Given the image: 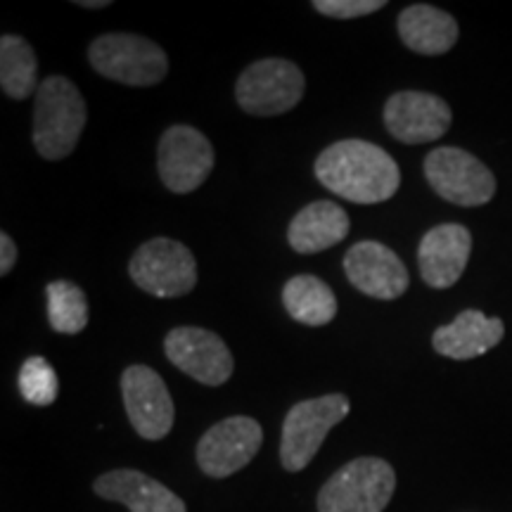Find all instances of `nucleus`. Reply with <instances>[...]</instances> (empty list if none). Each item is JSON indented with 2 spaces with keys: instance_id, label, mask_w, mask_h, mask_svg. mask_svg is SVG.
Masks as SVG:
<instances>
[{
  "instance_id": "17",
  "label": "nucleus",
  "mask_w": 512,
  "mask_h": 512,
  "mask_svg": "<svg viewBox=\"0 0 512 512\" xmlns=\"http://www.w3.org/2000/svg\"><path fill=\"white\" fill-rule=\"evenodd\" d=\"M505 325L501 318H489L482 311L467 309L458 313L451 325H441L434 330L432 347L439 356L453 358V361H470V358L484 356L501 342Z\"/></svg>"
},
{
  "instance_id": "3",
  "label": "nucleus",
  "mask_w": 512,
  "mask_h": 512,
  "mask_svg": "<svg viewBox=\"0 0 512 512\" xmlns=\"http://www.w3.org/2000/svg\"><path fill=\"white\" fill-rule=\"evenodd\" d=\"M396 489L394 467L382 458H356L318 494V512H384Z\"/></svg>"
},
{
  "instance_id": "24",
  "label": "nucleus",
  "mask_w": 512,
  "mask_h": 512,
  "mask_svg": "<svg viewBox=\"0 0 512 512\" xmlns=\"http://www.w3.org/2000/svg\"><path fill=\"white\" fill-rule=\"evenodd\" d=\"M384 0H313V10L332 19L368 17L384 8Z\"/></svg>"
},
{
  "instance_id": "7",
  "label": "nucleus",
  "mask_w": 512,
  "mask_h": 512,
  "mask_svg": "<svg viewBox=\"0 0 512 512\" xmlns=\"http://www.w3.org/2000/svg\"><path fill=\"white\" fill-rule=\"evenodd\" d=\"M128 275L140 290L159 299L185 297L197 285V261L183 242L155 238L136 249Z\"/></svg>"
},
{
  "instance_id": "10",
  "label": "nucleus",
  "mask_w": 512,
  "mask_h": 512,
  "mask_svg": "<svg viewBox=\"0 0 512 512\" xmlns=\"http://www.w3.org/2000/svg\"><path fill=\"white\" fill-rule=\"evenodd\" d=\"M264 444V430L254 418L233 415L216 422L197 444V465L207 477L226 479L252 463Z\"/></svg>"
},
{
  "instance_id": "20",
  "label": "nucleus",
  "mask_w": 512,
  "mask_h": 512,
  "mask_svg": "<svg viewBox=\"0 0 512 512\" xmlns=\"http://www.w3.org/2000/svg\"><path fill=\"white\" fill-rule=\"evenodd\" d=\"M283 306L292 320L320 328L337 316V297L330 285L316 275H294L283 287Z\"/></svg>"
},
{
  "instance_id": "18",
  "label": "nucleus",
  "mask_w": 512,
  "mask_h": 512,
  "mask_svg": "<svg viewBox=\"0 0 512 512\" xmlns=\"http://www.w3.org/2000/svg\"><path fill=\"white\" fill-rule=\"evenodd\" d=\"M349 214L337 202H311L287 228V242L297 254H318L349 235Z\"/></svg>"
},
{
  "instance_id": "4",
  "label": "nucleus",
  "mask_w": 512,
  "mask_h": 512,
  "mask_svg": "<svg viewBox=\"0 0 512 512\" xmlns=\"http://www.w3.org/2000/svg\"><path fill=\"white\" fill-rule=\"evenodd\" d=\"M88 62L105 79L133 88L157 86L169 72L166 53L155 41L136 34H105L88 48Z\"/></svg>"
},
{
  "instance_id": "22",
  "label": "nucleus",
  "mask_w": 512,
  "mask_h": 512,
  "mask_svg": "<svg viewBox=\"0 0 512 512\" xmlns=\"http://www.w3.org/2000/svg\"><path fill=\"white\" fill-rule=\"evenodd\" d=\"M50 328L60 335H79L88 325L86 292L72 280H53L46 287Z\"/></svg>"
},
{
  "instance_id": "13",
  "label": "nucleus",
  "mask_w": 512,
  "mask_h": 512,
  "mask_svg": "<svg viewBox=\"0 0 512 512\" xmlns=\"http://www.w3.org/2000/svg\"><path fill=\"white\" fill-rule=\"evenodd\" d=\"M453 114L446 100L422 91L394 93L384 105V126L399 143H434L451 128Z\"/></svg>"
},
{
  "instance_id": "11",
  "label": "nucleus",
  "mask_w": 512,
  "mask_h": 512,
  "mask_svg": "<svg viewBox=\"0 0 512 512\" xmlns=\"http://www.w3.org/2000/svg\"><path fill=\"white\" fill-rule=\"evenodd\" d=\"M164 354L181 373L207 387H221L233 375L235 361L226 342L204 328H174L164 339Z\"/></svg>"
},
{
  "instance_id": "23",
  "label": "nucleus",
  "mask_w": 512,
  "mask_h": 512,
  "mask_svg": "<svg viewBox=\"0 0 512 512\" xmlns=\"http://www.w3.org/2000/svg\"><path fill=\"white\" fill-rule=\"evenodd\" d=\"M17 384H19V394L24 396V401L38 408H46L50 403H55L57 394H60V380H57V373L43 356H31L22 363Z\"/></svg>"
},
{
  "instance_id": "12",
  "label": "nucleus",
  "mask_w": 512,
  "mask_h": 512,
  "mask_svg": "<svg viewBox=\"0 0 512 512\" xmlns=\"http://www.w3.org/2000/svg\"><path fill=\"white\" fill-rule=\"evenodd\" d=\"M121 396L133 430L147 441H159L171 432L176 420L174 399L157 370L128 366L121 375Z\"/></svg>"
},
{
  "instance_id": "25",
  "label": "nucleus",
  "mask_w": 512,
  "mask_h": 512,
  "mask_svg": "<svg viewBox=\"0 0 512 512\" xmlns=\"http://www.w3.org/2000/svg\"><path fill=\"white\" fill-rule=\"evenodd\" d=\"M17 264V247L8 233H0V275H8Z\"/></svg>"
},
{
  "instance_id": "9",
  "label": "nucleus",
  "mask_w": 512,
  "mask_h": 512,
  "mask_svg": "<svg viewBox=\"0 0 512 512\" xmlns=\"http://www.w3.org/2000/svg\"><path fill=\"white\" fill-rule=\"evenodd\" d=\"M214 147L197 128L176 124L166 128L157 145V169L171 192L188 195L214 171Z\"/></svg>"
},
{
  "instance_id": "15",
  "label": "nucleus",
  "mask_w": 512,
  "mask_h": 512,
  "mask_svg": "<svg viewBox=\"0 0 512 512\" xmlns=\"http://www.w3.org/2000/svg\"><path fill=\"white\" fill-rule=\"evenodd\" d=\"M472 252L470 230L460 223H441L427 230L418 247V266L425 285L448 290L465 273Z\"/></svg>"
},
{
  "instance_id": "26",
  "label": "nucleus",
  "mask_w": 512,
  "mask_h": 512,
  "mask_svg": "<svg viewBox=\"0 0 512 512\" xmlns=\"http://www.w3.org/2000/svg\"><path fill=\"white\" fill-rule=\"evenodd\" d=\"M76 5L86 10H102V8H110V0H79Z\"/></svg>"
},
{
  "instance_id": "14",
  "label": "nucleus",
  "mask_w": 512,
  "mask_h": 512,
  "mask_svg": "<svg viewBox=\"0 0 512 512\" xmlns=\"http://www.w3.org/2000/svg\"><path fill=\"white\" fill-rule=\"evenodd\" d=\"M344 273L358 292L384 302L399 299L411 285L403 261L377 240L356 242L344 256Z\"/></svg>"
},
{
  "instance_id": "8",
  "label": "nucleus",
  "mask_w": 512,
  "mask_h": 512,
  "mask_svg": "<svg viewBox=\"0 0 512 512\" xmlns=\"http://www.w3.org/2000/svg\"><path fill=\"white\" fill-rule=\"evenodd\" d=\"M425 176L441 200L482 207L496 195V178L484 162L460 147H437L425 157Z\"/></svg>"
},
{
  "instance_id": "2",
  "label": "nucleus",
  "mask_w": 512,
  "mask_h": 512,
  "mask_svg": "<svg viewBox=\"0 0 512 512\" xmlns=\"http://www.w3.org/2000/svg\"><path fill=\"white\" fill-rule=\"evenodd\" d=\"M88 110L79 88L64 76H48L38 86L34 107V145L48 162L72 155L86 128Z\"/></svg>"
},
{
  "instance_id": "6",
  "label": "nucleus",
  "mask_w": 512,
  "mask_h": 512,
  "mask_svg": "<svg viewBox=\"0 0 512 512\" xmlns=\"http://www.w3.org/2000/svg\"><path fill=\"white\" fill-rule=\"evenodd\" d=\"M304 72L290 60L268 57L249 64L235 83L238 105L252 117H278L294 110L304 98Z\"/></svg>"
},
{
  "instance_id": "19",
  "label": "nucleus",
  "mask_w": 512,
  "mask_h": 512,
  "mask_svg": "<svg viewBox=\"0 0 512 512\" xmlns=\"http://www.w3.org/2000/svg\"><path fill=\"white\" fill-rule=\"evenodd\" d=\"M458 22L434 5H411L399 15L403 46L418 55H444L458 43Z\"/></svg>"
},
{
  "instance_id": "1",
  "label": "nucleus",
  "mask_w": 512,
  "mask_h": 512,
  "mask_svg": "<svg viewBox=\"0 0 512 512\" xmlns=\"http://www.w3.org/2000/svg\"><path fill=\"white\" fill-rule=\"evenodd\" d=\"M316 178L332 195L354 204L392 200L401 185V169L394 157L368 140H339L316 159Z\"/></svg>"
},
{
  "instance_id": "21",
  "label": "nucleus",
  "mask_w": 512,
  "mask_h": 512,
  "mask_svg": "<svg viewBox=\"0 0 512 512\" xmlns=\"http://www.w3.org/2000/svg\"><path fill=\"white\" fill-rule=\"evenodd\" d=\"M38 62L34 48L22 36L0 38V88L12 100H27L38 93Z\"/></svg>"
},
{
  "instance_id": "16",
  "label": "nucleus",
  "mask_w": 512,
  "mask_h": 512,
  "mask_svg": "<svg viewBox=\"0 0 512 512\" xmlns=\"http://www.w3.org/2000/svg\"><path fill=\"white\" fill-rule=\"evenodd\" d=\"M93 491L100 498L121 503L131 512H188L169 486L138 470H112L95 479Z\"/></svg>"
},
{
  "instance_id": "5",
  "label": "nucleus",
  "mask_w": 512,
  "mask_h": 512,
  "mask_svg": "<svg viewBox=\"0 0 512 512\" xmlns=\"http://www.w3.org/2000/svg\"><path fill=\"white\" fill-rule=\"evenodd\" d=\"M351 411L344 394H325L290 408L280 437V463L287 472H302L316 458L323 441Z\"/></svg>"
}]
</instances>
